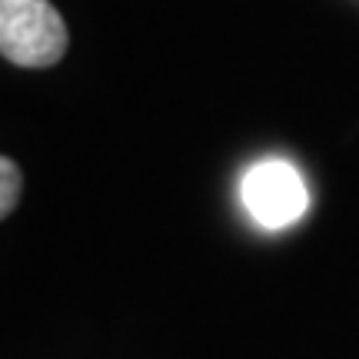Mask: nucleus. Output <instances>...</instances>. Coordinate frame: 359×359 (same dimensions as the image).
<instances>
[{
    "label": "nucleus",
    "mask_w": 359,
    "mask_h": 359,
    "mask_svg": "<svg viewBox=\"0 0 359 359\" xmlns=\"http://www.w3.org/2000/svg\"><path fill=\"white\" fill-rule=\"evenodd\" d=\"M67 24L50 0H0V57L43 70L64 60Z\"/></svg>",
    "instance_id": "nucleus-1"
},
{
    "label": "nucleus",
    "mask_w": 359,
    "mask_h": 359,
    "mask_svg": "<svg viewBox=\"0 0 359 359\" xmlns=\"http://www.w3.org/2000/svg\"><path fill=\"white\" fill-rule=\"evenodd\" d=\"M240 193H243V203L253 213V219L266 230L290 226L306 210V187H303L299 173L283 160L257 163L243 177Z\"/></svg>",
    "instance_id": "nucleus-2"
},
{
    "label": "nucleus",
    "mask_w": 359,
    "mask_h": 359,
    "mask_svg": "<svg viewBox=\"0 0 359 359\" xmlns=\"http://www.w3.org/2000/svg\"><path fill=\"white\" fill-rule=\"evenodd\" d=\"M20 190H24L20 167L7 156H0V219H7L13 213V206L20 200Z\"/></svg>",
    "instance_id": "nucleus-3"
}]
</instances>
